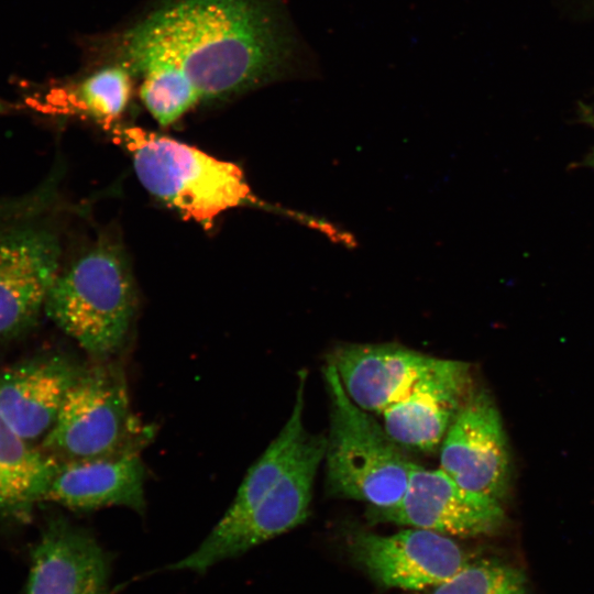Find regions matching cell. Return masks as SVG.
<instances>
[{"instance_id": "obj_1", "label": "cell", "mask_w": 594, "mask_h": 594, "mask_svg": "<svg viewBox=\"0 0 594 594\" xmlns=\"http://www.w3.org/2000/svg\"><path fill=\"white\" fill-rule=\"evenodd\" d=\"M112 53L141 79L140 98L163 127L202 101L323 70L286 0H156L116 36Z\"/></svg>"}, {"instance_id": "obj_2", "label": "cell", "mask_w": 594, "mask_h": 594, "mask_svg": "<svg viewBox=\"0 0 594 594\" xmlns=\"http://www.w3.org/2000/svg\"><path fill=\"white\" fill-rule=\"evenodd\" d=\"M135 309V286L123 249L100 237L61 270L45 316L94 360H105L125 343Z\"/></svg>"}, {"instance_id": "obj_3", "label": "cell", "mask_w": 594, "mask_h": 594, "mask_svg": "<svg viewBox=\"0 0 594 594\" xmlns=\"http://www.w3.org/2000/svg\"><path fill=\"white\" fill-rule=\"evenodd\" d=\"M329 398L324 452L327 492L387 508L403 497L415 463L369 411L346 394L329 361L322 369Z\"/></svg>"}, {"instance_id": "obj_4", "label": "cell", "mask_w": 594, "mask_h": 594, "mask_svg": "<svg viewBox=\"0 0 594 594\" xmlns=\"http://www.w3.org/2000/svg\"><path fill=\"white\" fill-rule=\"evenodd\" d=\"M114 132L145 189L186 219L210 228L222 212L258 202L234 163L138 128Z\"/></svg>"}, {"instance_id": "obj_5", "label": "cell", "mask_w": 594, "mask_h": 594, "mask_svg": "<svg viewBox=\"0 0 594 594\" xmlns=\"http://www.w3.org/2000/svg\"><path fill=\"white\" fill-rule=\"evenodd\" d=\"M154 431L131 408L121 365L111 359L85 365L40 447L59 460L140 452Z\"/></svg>"}, {"instance_id": "obj_6", "label": "cell", "mask_w": 594, "mask_h": 594, "mask_svg": "<svg viewBox=\"0 0 594 594\" xmlns=\"http://www.w3.org/2000/svg\"><path fill=\"white\" fill-rule=\"evenodd\" d=\"M326 444L324 435L310 433L290 468L251 510L237 520L218 521L194 552L169 569L204 573L213 564L241 556L302 524L309 515Z\"/></svg>"}, {"instance_id": "obj_7", "label": "cell", "mask_w": 594, "mask_h": 594, "mask_svg": "<svg viewBox=\"0 0 594 594\" xmlns=\"http://www.w3.org/2000/svg\"><path fill=\"white\" fill-rule=\"evenodd\" d=\"M46 217L0 224V340L30 331L61 272L62 246Z\"/></svg>"}, {"instance_id": "obj_8", "label": "cell", "mask_w": 594, "mask_h": 594, "mask_svg": "<svg viewBox=\"0 0 594 594\" xmlns=\"http://www.w3.org/2000/svg\"><path fill=\"white\" fill-rule=\"evenodd\" d=\"M440 450V470L462 487L504 503L512 465L503 420L490 393L474 385Z\"/></svg>"}, {"instance_id": "obj_9", "label": "cell", "mask_w": 594, "mask_h": 594, "mask_svg": "<svg viewBox=\"0 0 594 594\" xmlns=\"http://www.w3.org/2000/svg\"><path fill=\"white\" fill-rule=\"evenodd\" d=\"M372 518L432 530L449 537H477L496 531L505 519L503 504L473 493L442 470L415 464L400 501L371 508Z\"/></svg>"}, {"instance_id": "obj_10", "label": "cell", "mask_w": 594, "mask_h": 594, "mask_svg": "<svg viewBox=\"0 0 594 594\" xmlns=\"http://www.w3.org/2000/svg\"><path fill=\"white\" fill-rule=\"evenodd\" d=\"M351 548L375 581L402 590L436 587L471 561L451 537L415 527L392 535L356 532Z\"/></svg>"}, {"instance_id": "obj_11", "label": "cell", "mask_w": 594, "mask_h": 594, "mask_svg": "<svg viewBox=\"0 0 594 594\" xmlns=\"http://www.w3.org/2000/svg\"><path fill=\"white\" fill-rule=\"evenodd\" d=\"M30 557L26 594H113L110 553L63 515L46 519Z\"/></svg>"}, {"instance_id": "obj_12", "label": "cell", "mask_w": 594, "mask_h": 594, "mask_svg": "<svg viewBox=\"0 0 594 594\" xmlns=\"http://www.w3.org/2000/svg\"><path fill=\"white\" fill-rule=\"evenodd\" d=\"M474 385L469 363L439 359L405 397L382 411L383 426L402 448L435 451Z\"/></svg>"}, {"instance_id": "obj_13", "label": "cell", "mask_w": 594, "mask_h": 594, "mask_svg": "<svg viewBox=\"0 0 594 594\" xmlns=\"http://www.w3.org/2000/svg\"><path fill=\"white\" fill-rule=\"evenodd\" d=\"M85 365L59 353L37 354L0 371V417L23 440H43Z\"/></svg>"}, {"instance_id": "obj_14", "label": "cell", "mask_w": 594, "mask_h": 594, "mask_svg": "<svg viewBox=\"0 0 594 594\" xmlns=\"http://www.w3.org/2000/svg\"><path fill=\"white\" fill-rule=\"evenodd\" d=\"M438 360L395 343L339 344L328 359L349 397L369 413L405 397Z\"/></svg>"}, {"instance_id": "obj_15", "label": "cell", "mask_w": 594, "mask_h": 594, "mask_svg": "<svg viewBox=\"0 0 594 594\" xmlns=\"http://www.w3.org/2000/svg\"><path fill=\"white\" fill-rule=\"evenodd\" d=\"M145 468L140 452L61 460L44 502L75 512L124 506L145 509Z\"/></svg>"}, {"instance_id": "obj_16", "label": "cell", "mask_w": 594, "mask_h": 594, "mask_svg": "<svg viewBox=\"0 0 594 594\" xmlns=\"http://www.w3.org/2000/svg\"><path fill=\"white\" fill-rule=\"evenodd\" d=\"M61 460L20 438L0 417V521L24 522L45 493Z\"/></svg>"}, {"instance_id": "obj_17", "label": "cell", "mask_w": 594, "mask_h": 594, "mask_svg": "<svg viewBox=\"0 0 594 594\" xmlns=\"http://www.w3.org/2000/svg\"><path fill=\"white\" fill-rule=\"evenodd\" d=\"M133 76L122 65L105 62L59 92L28 97L24 107L42 113H74L110 123L127 109Z\"/></svg>"}, {"instance_id": "obj_18", "label": "cell", "mask_w": 594, "mask_h": 594, "mask_svg": "<svg viewBox=\"0 0 594 594\" xmlns=\"http://www.w3.org/2000/svg\"><path fill=\"white\" fill-rule=\"evenodd\" d=\"M431 594H527L522 573L496 561H470Z\"/></svg>"}, {"instance_id": "obj_19", "label": "cell", "mask_w": 594, "mask_h": 594, "mask_svg": "<svg viewBox=\"0 0 594 594\" xmlns=\"http://www.w3.org/2000/svg\"><path fill=\"white\" fill-rule=\"evenodd\" d=\"M584 121L594 125V106L585 107L582 113Z\"/></svg>"}, {"instance_id": "obj_20", "label": "cell", "mask_w": 594, "mask_h": 594, "mask_svg": "<svg viewBox=\"0 0 594 594\" xmlns=\"http://www.w3.org/2000/svg\"><path fill=\"white\" fill-rule=\"evenodd\" d=\"M583 164L587 167H591L594 169V146L588 152V154L584 157Z\"/></svg>"}]
</instances>
